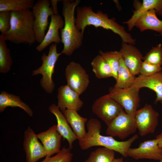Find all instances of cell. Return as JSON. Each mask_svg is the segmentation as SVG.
<instances>
[{
	"mask_svg": "<svg viewBox=\"0 0 162 162\" xmlns=\"http://www.w3.org/2000/svg\"><path fill=\"white\" fill-rule=\"evenodd\" d=\"M76 25L83 35L87 26H93L97 28L101 27L112 31L121 38L122 42L134 45L135 40L127 32L124 27L116 22L114 18L110 19L108 15L100 10L94 12L91 6L76 7Z\"/></svg>",
	"mask_w": 162,
	"mask_h": 162,
	"instance_id": "cell-1",
	"label": "cell"
},
{
	"mask_svg": "<svg viewBox=\"0 0 162 162\" xmlns=\"http://www.w3.org/2000/svg\"><path fill=\"white\" fill-rule=\"evenodd\" d=\"M87 131L85 136L79 141V145L82 150H86L93 146H101L113 150L124 157L128 156V152L132 144L139 137L137 134L128 140L119 141L110 136L101 134V126L97 118H92L86 123Z\"/></svg>",
	"mask_w": 162,
	"mask_h": 162,
	"instance_id": "cell-2",
	"label": "cell"
},
{
	"mask_svg": "<svg viewBox=\"0 0 162 162\" xmlns=\"http://www.w3.org/2000/svg\"><path fill=\"white\" fill-rule=\"evenodd\" d=\"M79 0L63 1L62 15L64 26L61 30L62 42L63 48L61 53L70 56L81 46L83 35L76 25L75 11L80 2Z\"/></svg>",
	"mask_w": 162,
	"mask_h": 162,
	"instance_id": "cell-3",
	"label": "cell"
},
{
	"mask_svg": "<svg viewBox=\"0 0 162 162\" xmlns=\"http://www.w3.org/2000/svg\"><path fill=\"white\" fill-rule=\"evenodd\" d=\"M34 17L30 10L10 12V28L4 35L5 40L16 44L32 45L36 41Z\"/></svg>",
	"mask_w": 162,
	"mask_h": 162,
	"instance_id": "cell-4",
	"label": "cell"
},
{
	"mask_svg": "<svg viewBox=\"0 0 162 162\" xmlns=\"http://www.w3.org/2000/svg\"><path fill=\"white\" fill-rule=\"evenodd\" d=\"M61 54V52H57V44L53 43L49 47L48 54L44 53L42 56L41 65L32 72V75L33 76L39 74L42 75L40 84L42 89L47 93L52 94L54 90L55 84L52 76L56 64Z\"/></svg>",
	"mask_w": 162,
	"mask_h": 162,
	"instance_id": "cell-5",
	"label": "cell"
},
{
	"mask_svg": "<svg viewBox=\"0 0 162 162\" xmlns=\"http://www.w3.org/2000/svg\"><path fill=\"white\" fill-rule=\"evenodd\" d=\"M50 1L39 0L32 8L34 17V31L36 40L40 44L43 40L48 26V18L54 14Z\"/></svg>",
	"mask_w": 162,
	"mask_h": 162,
	"instance_id": "cell-6",
	"label": "cell"
},
{
	"mask_svg": "<svg viewBox=\"0 0 162 162\" xmlns=\"http://www.w3.org/2000/svg\"><path fill=\"white\" fill-rule=\"evenodd\" d=\"M140 89L133 86L128 88H110L108 94L120 104L128 115L135 116L139 106Z\"/></svg>",
	"mask_w": 162,
	"mask_h": 162,
	"instance_id": "cell-7",
	"label": "cell"
},
{
	"mask_svg": "<svg viewBox=\"0 0 162 162\" xmlns=\"http://www.w3.org/2000/svg\"><path fill=\"white\" fill-rule=\"evenodd\" d=\"M93 113L107 126L120 113L124 111L122 107L108 94L96 99L92 107Z\"/></svg>",
	"mask_w": 162,
	"mask_h": 162,
	"instance_id": "cell-8",
	"label": "cell"
},
{
	"mask_svg": "<svg viewBox=\"0 0 162 162\" xmlns=\"http://www.w3.org/2000/svg\"><path fill=\"white\" fill-rule=\"evenodd\" d=\"M106 134L112 137L117 136L123 140L134 134L137 130L134 116L123 111L107 126Z\"/></svg>",
	"mask_w": 162,
	"mask_h": 162,
	"instance_id": "cell-9",
	"label": "cell"
},
{
	"mask_svg": "<svg viewBox=\"0 0 162 162\" xmlns=\"http://www.w3.org/2000/svg\"><path fill=\"white\" fill-rule=\"evenodd\" d=\"M67 85L80 95L86 89L90 82L88 74L79 63L70 62L65 69Z\"/></svg>",
	"mask_w": 162,
	"mask_h": 162,
	"instance_id": "cell-10",
	"label": "cell"
},
{
	"mask_svg": "<svg viewBox=\"0 0 162 162\" xmlns=\"http://www.w3.org/2000/svg\"><path fill=\"white\" fill-rule=\"evenodd\" d=\"M159 114L150 104H146L142 108L137 110L135 119L140 135L145 136L153 133L158 124Z\"/></svg>",
	"mask_w": 162,
	"mask_h": 162,
	"instance_id": "cell-11",
	"label": "cell"
},
{
	"mask_svg": "<svg viewBox=\"0 0 162 162\" xmlns=\"http://www.w3.org/2000/svg\"><path fill=\"white\" fill-rule=\"evenodd\" d=\"M38 139L37 134L28 127L24 132L23 144L26 162H37L46 157L44 146Z\"/></svg>",
	"mask_w": 162,
	"mask_h": 162,
	"instance_id": "cell-12",
	"label": "cell"
},
{
	"mask_svg": "<svg viewBox=\"0 0 162 162\" xmlns=\"http://www.w3.org/2000/svg\"><path fill=\"white\" fill-rule=\"evenodd\" d=\"M128 156L135 160L148 159L160 161L162 160V148L156 139L141 142L138 147L130 148Z\"/></svg>",
	"mask_w": 162,
	"mask_h": 162,
	"instance_id": "cell-13",
	"label": "cell"
},
{
	"mask_svg": "<svg viewBox=\"0 0 162 162\" xmlns=\"http://www.w3.org/2000/svg\"><path fill=\"white\" fill-rule=\"evenodd\" d=\"M57 106L62 112L66 110L79 111L83 105L80 98V95L67 84L62 85L58 89Z\"/></svg>",
	"mask_w": 162,
	"mask_h": 162,
	"instance_id": "cell-14",
	"label": "cell"
},
{
	"mask_svg": "<svg viewBox=\"0 0 162 162\" xmlns=\"http://www.w3.org/2000/svg\"><path fill=\"white\" fill-rule=\"evenodd\" d=\"M37 136L44 146L46 157L51 156L61 150L62 136L57 130L56 125H53L47 130L38 134Z\"/></svg>",
	"mask_w": 162,
	"mask_h": 162,
	"instance_id": "cell-15",
	"label": "cell"
},
{
	"mask_svg": "<svg viewBox=\"0 0 162 162\" xmlns=\"http://www.w3.org/2000/svg\"><path fill=\"white\" fill-rule=\"evenodd\" d=\"M120 52L124 63L134 75L140 73L143 57L141 52L134 45L122 42Z\"/></svg>",
	"mask_w": 162,
	"mask_h": 162,
	"instance_id": "cell-16",
	"label": "cell"
},
{
	"mask_svg": "<svg viewBox=\"0 0 162 162\" xmlns=\"http://www.w3.org/2000/svg\"><path fill=\"white\" fill-rule=\"evenodd\" d=\"M64 26V20L60 15L51 16L47 31L42 41L36 46V50L41 52L53 43L57 44L62 42L59 30L62 28Z\"/></svg>",
	"mask_w": 162,
	"mask_h": 162,
	"instance_id": "cell-17",
	"label": "cell"
},
{
	"mask_svg": "<svg viewBox=\"0 0 162 162\" xmlns=\"http://www.w3.org/2000/svg\"><path fill=\"white\" fill-rule=\"evenodd\" d=\"M133 86L139 89L146 87L152 90L156 94L154 103H162V71L148 76L139 75L136 77Z\"/></svg>",
	"mask_w": 162,
	"mask_h": 162,
	"instance_id": "cell-18",
	"label": "cell"
},
{
	"mask_svg": "<svg viewBox=\"0 0 162 162\" xmlns=\"http://www.w3.org/2000/svg\"><path fill=\"white\" fill-rule=\"evenodd\" d=\"M49 111L55 116L57 121V130L64 139L68 142L69 148H73V142L78 138L70 126L64 116L57 105L53 104L48 108Z\"/></svg>",
	"mask_w": 162,
	"mask_h": 162,
	"instance_id": "cell-19",
	"label": "cell"
},
{
	"mask_svg": "<svg viewBox=\"0 0 162 162\" xmlns=\"http://www.w3.org/2000/svg\"><path fill=\"white\" fill-rule=\"evenodd\" d=\"M155 10L157 14L162 16V0H143L142 3L134 11L131 18L124 22L127 24L129 31L132 30L138 19L147 11Z\"/></svg>",
	"mask_w": 162,
	"mask_h": 162,
	"instance_id": "cell-20",
	"label": "cell"
},
{
	"mask_svg": "<svg viewBox=\"0 0 162 162\" xmlns=\"http://www.w3.org/2000/svg\"><path fill=\"white\" fill-rule=\"evenodd\" d=\"M62 112L70 125L78 140L79 141L84 138L87 132L85 127L88 119L80 116L77 111L75 110H66Z\"/></svg>",
	"mask_w": 162,
	"mask_h": 162,
	"instance_id": "cell-21",
	"label": "cell"
},
{
	"mask_svg": "<svg viewBox=\"0 0 162 162\" xmlns=\"http://www.w3.org/2000/svg\"><path fill=\"white\" fill-rule=\"evenodd\" d=\"M135 26L141 32L151 30L162 34V20L158 18L154 9L150 10L142 15L136 22Z\"/></svg>",
	"mask_w": 162,
	"mask_h": 162,
	"instance_id": "cell-22",
	"label": "cell"
},
{
	"mask_svg": "<svg viewBox=\"0 0 162 162\" xmlns=\"http://www.w3.org/2000/svg\"><path fill=\"white\" fill-rule=\"evenodd\" d=\"M8 107H19L30 117H32L33 115L32 109L21 100L19 96L2 91L0 94V112H3Z\"/></svg>",
	"mask_w": 162,
	"mask_h": 162,
	"instance_id": "cell-23",
	"label": "cell"
},
{
	"mask_svg": "<svg viewBox=\"0 0 162 162\" xmlns=\"http://www.w3.org/2000/svg\"><path fill=\"white\" fill-rule=\"evenodd\" d=\"M136 77L125 64L122 58L120 59L116 82L114 87L127 89L133 86Z\"/></svg>",
	"mask_w": 162,
	"mask_h": 162,
	"instance_id": "cell-24",
	"label": "cell"
},
{
	"mask_svg": "<svg viewBox=\"0 0 162 162\" xmlns=\"http://www.w3.org/2000/svg\"><path fill=\"white\" fill-rule=\"evenodd\" d=\"M34 4V0H0V12L30 10Z\"/></svg>",
	"mask_w": 162,
	"mask_h": 162,
	"instance_id": "cell-25",
	"label": "cell"
},
{
	"mask_svg": "<svg viewBox=\"0 0 162 162\" xmlns=\"http://www.w3.org/2000/svg\"><path fill=\"white\" fill-rule=\"evenodd\" d=\"M92 71L99 79L112 77L111 69L104 58L100 55L96 56L91 62Z\"/></svg>",
	"mask_w": 162,
	"mask_h": 162,
	"instance_id": "cell-26",
	"label": "cell"
},
{
	"mask_svg": "<svg viewBox=\"0 0 162 162\" xmlns=\"http://www.w3.org/2000/svg\"><path fill=\"white\" fill-rule=\"evenodd\" d=\"M6 40L2 35H0V72L6 74L11 69L13 61L10 49L7 46Z\"/></svg>",
	"mask_w": 162,
	"mask_h": 162,
	"instance_id": "cell-27",
	"label": "cell"
},
{
	"mask_svg": "<svg viewBox=\"0 0 162 162\" xmlns=\"http://www.w3.org/2000/svg\"><path fill=\"white\" fill-rule=\"evenodd\" d=\"M115 158V151L106 147L92 152L85 162H112Z\"/></svg>",
	"mask_w": 162,
	"mask_h": 162,
	"instance_id": "cell-28",
	"label": "cell"
},
{
	"mask_svg": "<svg viewBox=\"0 0 162 162\" xmlns=\"http://www.w3.org/2000/svg\"><path fill=\"white\" fill-rule=\"evenodd\" d=\"M99 54L101 56L110 66L112 73V77L116 79L119 65L120 61L122 58L119 51L104 52L100 50Z\"/></svg>",
	"mask_w": 162,
	"mask_h": 162,
	"instance_id": "cell-29",
	"label": "cell"
},
{
	"mask_svg": "<svg viewBox=\"0 0 162 162\" xmlns=\"http://www.w3.org/2000/svg\"><path fill=\"white\" fill-rule=\"evenodd\" d=\"M143 61L152 64L162 65V45L160 43L153 47L143 57Z\"/></svg>",
	"mask_w": 162,
	"mask_h": 162,
	"instance_id": "cell-30",
	"label": "cell"
},
{
	"mask_svg": "<svg viewBox=\"0 0 162 162\" xmlns=\"http://www.w3.org/2000/svg\"><path fill=\"white\" fill-rule=\"evenodd\" d=\"M71 150L63 147L55 155L46 157L40 162H71L73 154Z\"/></svg>",
	"mask_w": 162,
	"mask_h": 162,
	"instance_id": "cell-31",
	"label": "cell"
},
{
	"mask_svg": "<svg viewBox=\"0 0 162 162\" xmlns=\"http://www.w3.org/2000/svg\"><path fill=\"white\" fill-rule=\"evenodd\" d=\"M161 66L142 62L140 70V75L148 76L153 75L162 71Z\"/></svg>",
	"mask_w": 162,
	"mask_h": 162,
	"instance_id": "cell-32",
	"label": "cell"
},
{
	"mask_svg": "<svg viewBox=\"0 0 162 162\" xmlns=\"http://www.w3.org/2000/svg\"><path fill=\"white\" fill-rule=\"evenodd\" d=\"M10 12H0V31L1 35H4L10 28Z\"/></svg>",
	"mask_w": 162,
	"mask_h": 162,
	"instance_id": "cell-33",
	"label": "cell"
},
{
	"mask_svg": "<svg viewBox=\"0 0 162 162\" xmlns=\"http://www.w3.org/2000/svg\"><path fill=\"white\" fill-rule=\"evenodd\" d=\"M59 0H51L50 1L52 8L54 14H58L57 7V3L59 2Z\"/></svg>",
	"mask_w": 162,
	"mask_h": 162,
	"instance_id": "cell-34",
	"label": "cell"
},
{
	"mask_svg": "<svg viewBox=\"0 0 162 162\" xmlns=\"http://www.w3.org/2000/svg\"><path fill=\"white\" fill-rule=\"evenodd\" d=\"M155 139L158 140L159 147L162 148V131L156 136Z\"/></svg>",
	"mask_w": 162,
	"mask_h": 162,
	"instance_id": "cell-35",
	"label": "cell"
},
{
	"mask_svg": "<svg viewBox=\"0 0 162 162\" xmlns=\"http://www.w3.org/2000/svg\"><path fill=\"white\" fill-rule=\"evenodd\" d=\"M122 158H115L112 162H124Z\"/></svg>",
	"mask_w": 162,
	"mask_h": 162,
	"instance_id": "cell-36",
	"label": "cell"
},
{
	"mask_svg": "<svg viewBox=\"0 0 162 162\" xmlns=\"http://www.w3.org/2000/svg\"><path fill=\"white\" fill-rule=\"evenodd\" d=\"M158 162H162V160L160 161H159Z\"/></svg>",
	"mask_w": 162,
	"mask_h": 162,
	"instance_id": "cell-37",
	"label": "cell"
},
{
	"mask_svg": "<svg viewBox=\"0 0 162 162\" xmlns=\"http://www.w3.org/2000/svg\"><path fill=\"white\" fill-rule=\"evenodd\" d=\"M124 162H129L128 161H124Z\"/></svg>",
	"mask_w": 162,
	"mask_h": 162,
	"instance_id": "cell-38",
	"label": "cell"
}]
</instances>
